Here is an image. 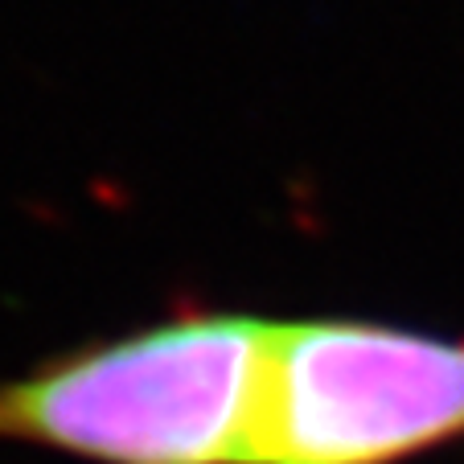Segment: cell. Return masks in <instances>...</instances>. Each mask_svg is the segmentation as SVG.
<instances>
[{
	"instance_id": "1",
	"label": "cell",
	"mask_w": 464,
	"mask_h": 464,
	"mask_svg": "<svg viewBox=\"0 0 464 464\" xmlns=\"http://www.w3.org/2000/svg\"><path fill=\"white\" fill-rule=\"evenodd\" d=\"M272 321L189 313L0 382V440L95 464H255Z\"/></svg>"
},
{
	"instance_id": "2",
	"label": "cell",
	"mask_w": 464,
	"mask_h": 464,
	"mask_svg": "<svg viewBox=\"0 0 464 464\" xmlns=\"http://www.w3.org/2000/svg\"><path fill=\"white\" fill-rule=\"evenodd\" d=\"M464 440V342L324 316L267 337L255 464H407Z\"/></svg>"
}]
</instances>
